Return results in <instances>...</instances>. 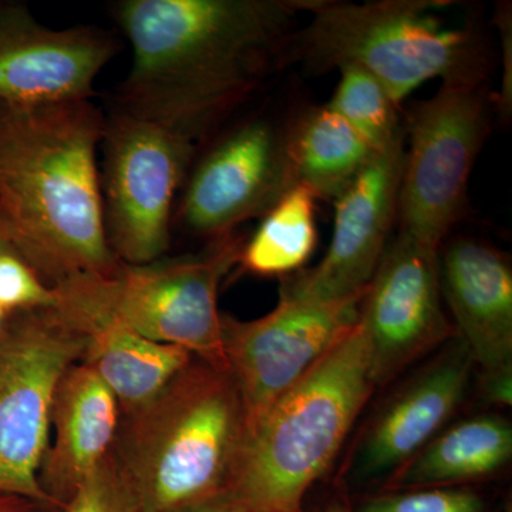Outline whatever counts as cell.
Returning a JSON list of instances; mask_svg holds the SVG:
<instances>
[{
    "instance_id": "8",
    "label": "cell",
    "mask_w": 512,
    "mask_h": 512,
    "mask_svg": "<svg viewBox=\"0 0 512 512\" xmlns=\"http://www.w3.org/2000/svg\"><path fill=\"white\" fill-rule=\"evenodd\" d=\"M484 84L441 83L407 117L409 150L400 184L399 231L440 248L463 215L471 171L490 131Z\"/></svg>"
},
{
    "instance_id": "10",
    "label": "cell",
    "mask_w": 512,
    "mask_h": 512,
    "mask_svg": "<svg viewBox=\"0 0 512 512\" xmlns=\"http://www.w3.org/2000/svg\"><path fill=\"white\" fill-rule=\"evenodd\" d=\"M363 296L325 301L282 288L274 311L248 322L222 315V342L248 431L360 318ZM248 434V433H247Z\"/></svg>"
},
{
    "instance_id": "11",
    "label": "cell",
    "mask_w": 512,
    "mask_h": 512,
    "mask_svg": "<svg viewBox=\"0 0 512 512\" xmlns=\"http://www.w3.org/2000/svg\"><path fill=\"white\" fill-rule=\"evenodd\" d=\"M293 185L286 127L255 117L225 134L190 168L173 222L215 241L264 217Z\"/></svg>"
},
{
    "instance_id": "21",
    "label": "cell",
    "mask_w": 512,
    "mask_h": 512,
    "mask_svg": "<svg viewBox=\"0 0 512 512\" xmlns=\"http://www.w3.org/2000/svg\"><path fill=\"white\" fill-rule=\"evenodd\" d=\"M315 194L293 185L264 215L255 234L241 248L238 262L251 274L288 275L309 261L316 247Z\"/></svg>"
},
{
    "instance_id": "31",
    "label": "cell",
    "mask_w": 512,
    "mask_h": 512,
    "mask_svg": "<svg viewBox=\"0 0 512 512\" xmlns=\"http://www.w3.org/2000/svg\"><path fill=\"white\" fill-rule=\"evenodd\" d=\"M6 315H8V313H6L5 311H3L2 308H0V335H2L3 326H5Z\"/></svg>"
},
{
    "instance_id": "12",
    "label": "cell",
    "mask_w": 512,
    "mask_h": 512,
    "mask_svg": "<svg viewBox=\"0 0 512 512\" xmlns=\"http://www.w3.org/2000/svg\"><path fill=\"white\" fill-rule=\"evenodd\" d=\"M437 247L399 231L360 306L375 384L386 382L450 333L441 309Z\"/></svg>"
},
{
    "instance_id": "6",
    "label": "cell",
    "mask_w": 512,
    "mask_h": 512,
    "mask_svg": "<svg viewBox=\"0 0 512 512\" xmlns=\"http://www.w3.org/2000/svg\"><path fill=\"white\" fill-rule=\"evenodd\" d=\"M241 248L231 234L211 241L198 255L120 264L113 275L74 276L52 289L57 299L86 306L153 342L228 369L218 291Z\"/></svg>"
},
{
    "instance_id": "2",
    "label": "cell",
    "mask_w": 512,
    "mask_h": 512,
    "mask_svg": "<svg viewBox=\"0 0 512 512\" xmlns=\"http://www.w3.org/2000/svg\"><path fill=\"white\" fill-rule=\"evenodd\" d=\"M106 117L90 100L0 104V212L10 247L50 288L110 276L97 148Z\"/></svg>"
},
{
    "instance_id": "7",
    "label": "cell",
    "mask_w": 512,
    "mask_h": 512,
    "mask_svg": "<svg viewBox=\"0 0 512 512\" xmlns=\"http://www.w3.org/2000/svg\"><path fill=\"white\" fill-rule=\"evenodd\" d=\"M100 175L104 227L121 264L144 265L170 248L175 198L198 144L171 128L116 109L104 123Z\"/></svg>"
},
{
    "instance_id": "29",
    "label": "cell",
    "mask_w": 512,
    "mask_h": 512,
    "mask_svg": "<svg viewBox=\"0 0 512 512\" xmlns=\"http://www.w3.org/2000/svg\"><path fill=\"white\" fill-rule=\"evenodd\" d=\"M8 247H10L8 222H6L5 217H3L2 212H0V249Z\"/></svg>"
},
{
    "instance_id": "28",
    "label": "cell",
    "mask_w": 512,
    "mask_h": 512,
    "mask_svg": "<svg viewBox=\"0 0 512 512\" xmlns=\"http://www.w3.org/2000/svg\"><path fill=\"white\" fill-rule=\"evenodd\" d=\"M55 505L37 503L28 498L0 495V512H62Z\"/></svg>"
},
{
    "instance_id": "18",
    "label": "cell",
    "mask_w": 512,
    "mask_h": 512,
    "mask_svg": "<svg viewBox=\"0 0 512 512\" xmlns=\"http://www.w3.org/2000/svg\"><path fill=\"white\" fill-rule=\"evenodd\" d=\"M471 357L458 348L431 367L380 416L360 453L363 474H379L403 466L427 446L466 393Z\"/></svg>"
},
{
    "instance_id": "9",
    "label": "cell",
    "mask_w": 512,
    "mask_h": 512,
    "mask_svg": "<svg viewBox=\"0 0 512 512\" xmlns=\"http://www.w3.org/2000/svg\"><path fill=\"white\" fill-rule=\"evenodd\" d=\"M86 339L52 308L20 312L0 335V495L55 505L39 483L57 384ZM57 507V505H55Z\"/></svg>"
},
{
    "instance_id": "3",
    "label": "cell",
    "mask_w": 512,
    "mask_h": 512,
    "mask_svg": "<svg viewBox=\"0 0 512 512\" xmlns=\"http://www.w3.org/2000/svg\"><path fill=\"white\" fill-rule=\"evenodd\" d=\"M247 433L229 369L192 357L153 399L121 413L113 456L144 512H170L227 490Z\"/></svg>"
},
{
    "instance_id": "13",
    "label": "cell",
    "mask_w": 512,
    "mask_h": 512,
    "mask_svg": "<svg viewBox=\"0 0 512 512\" xmlns=\"http://www.w3.org/2000/svg\"><path fill=\"white\" fill-rule=\"evenodd\" d=\"M116 53L117 40L104 30L50 29L26 6L0 3V104L90 100Z\"/></svg>"
},
{
    "instance_id": "16",
    "label": "cell",
    "mask_w": 512,
    "mask_h": 512,
    "mask_svg": "<svg viewBox=\"0 0 512 512\" xmlns=\"http://www.w3.org/2000/svg\"><path fill=\"white\" fill-rule=\"evenodd\" d=\"M440 282L468 355L485 379L511 370L512 271L507 258L476 239H454L440 261Z\"/></svg>"
},
{
    "instance_id": "5",
    "label": "cell",
    "mask_w": 512,
    "mask_h": 512,
    "mask_svg": "<svg viewBox=\"0 0 512 512\" xmlns=\"http://www.w3.org/2000/svg\"><path fill=\"white\" fill-rule=\"evenodd\" d=\"M447 2L316 0L309 22L291 33L281 63L302 60L316 72L362 67L397 106L433 79L484 84L488 59L476 30L444 25L434 10Z\"/></svg>"
},
{
    "instance_id": "17",
    "label": "cell",
    "mask_w": 512,
    "mask_h": 512,
    "mask_svg": "<svg viewBox=\"0 0 512 512\" xmlns=\"http://www.w3.org/2000/svg\"><path fill=\"white\" fill-rule=\"evenodd\" d=\"M52 309L86 339L82 362L110 387L121 413L153 399L194 357L177 346L144 338L120 320L86 306L56 298Z\"/></svg>"
},
{
    "instance_id": "15",
    "label": "cell",
    "mask_w": 512,
    "mask_h": 512,
    "mask_svg": "<svg viewBox=\"0 0 512 512\" xmlns=\"http://www.w3.org/2000/svg\"><path fill=\"white\" fill-rule=\"evenodd\" d=\"M121 407L103 379L86 363H74L57 384L49 444L39 483L53 504L66 507L84 481L113 453Z\"/></svg>"
},
{
    "instance_id": "22",
    "label": "cell",
    "mask_w": 512,
    "mask_h": 512,
    "mask_svg": "<svg viewBox=\"0 0 512 512\" xmlns=\"http://www.w3.org/2000/svg\"><path fill=\"white\" fill-rule=\"evenodd\" d=\"M340 80L330 109L338 113L376 153L403 140L399 107L382 83L362 67H339Z\"/></svg>"
},
{
    "instance_id": "20",
    "label": "cell",
    "mask_w": 512,
    "mask_h": 512,
    "mask_svg": "<svg viewBox=\"0 0 512 512\" xmlns=\"http://www.w3.org/2000/svg\"><path fill=\"white\" fill-rule=\"evenodd\" d=\"M512 454V429L498 417L463 421L441 434L400 468L396 485L456 483L500 470Z\"/></svg>"
},
{
    "instance_id": "24",
    "label": "cell",
    "mask_w": 512,
    "mask_h": 512,
    "mask_svg": "<svg viewBox=\"0 0 512 512\" xmlns=\"http://www.w3.org/2000/svg\"><path fill=\"white\" fill-rule=\"evenodd\" d=\"M55 292L12 248L0 249V308L6 313L55 306Z\"/></svg>"
},
{
    "instance_id": "14",
    "label": "cell",
    "mask_w": 512,
    "mask_h": 512,
    "mask_svg": "<svg viewBox=\"0 0 512 512\" xmlns=\"http://www.w3.org/2000/svg\"><path fill=\"white\" fill-rule=\"evenodd\" d=\"M404 153V138L376 153L336 198L328 254L286 288L325 301L365 295L397 217Z\"/></svg>"
},
{
    "instance_id": "25",
    "label": "cell",
    "mask_w": 512,
    "mask_h": 512,
    "mask_svg": "<svg viewBox=\"0 0 512 512\" xmlns=\"http://www.w3.org/2000/svg\"><path fill=\"white\" fill-rule=\"evenodd\" d=\"M480 495L467 490L414 491V493L382 495L366 501L360 512H483Z\"/></svg>"
},
{
    "instance_id": "19",
    "label": "cell",
    "mask_w": 512,
    "mask_h": 512,
    "mask_svg": "<svg viewBox=\"0 0 512 512\" xmlns=\"http://www.w3.org/2000/svg\"><path fill=\"white\" fill-rule=\"evenodd\" d=\"M286 151L293 184L318 200H336L376 154L328 104L309 107L286 127Z\"/></svg>"
},
{
    "instance_id": "4",
    "label": "cell",
    "mask_w": 512,
    "mask_h": 512,
    "mask_svg": "<svg viewBox=\"0 0 512 512\" xmlns=\"http://www.w3.org/2000/svg\"><path fill=\"white\" fill-rule=\"evenodd\" d=\"M369 343L357 320L248 431L227 491L242 512H299L372 393Z\"/></svg>"
},
{
    "instance_id": "26",
    "label": "cell",
    "mask_w": 512,
    "mask_h": 512,
    "mask_svg": "<svg viewBox=\"0 0 512 512\" xmlns=\"http://www.w3.org/2000/svg\"><path fill=\"white\" fill-rule=\"evenodd\" d=\"M170 512H242L239 510L235 501L232 500L228 491L207 498V500L198 501V503L184 505Z\"/></svg>"
},
{
    "instance_id": "23",
    "label": "cell",
    "mask_w": 512,
    "mask_h": 512,
    "mask_svg": "<svg viewBox=\"0 0 512 512\" xmlns=\"http://www.w3.org/2000/svg\"><path fill=\"white\" fill-rule=\"evenodd\" d=\"M62 512H144L113 453L87 478Z\"/></svg>"
},
{
    "instance_id": "1",
    "label": "cell",
    "mask_w": 512,
    "mask_h": 512,
    "mask_svg": "<svg viewBox=\"0 0 512 512\" xmlns=\"http://www.w3.org/2000/svg\"><path fill=\"white\" fill-rule=\"evenodd\" d=\"M316 0H126L116 19L133 66L116 109L200 144L281 63L296 16Z\"/></svg>"
},
{
    "instance_id": "30",
    "label": "cell",
    "mask_w": 512,
    "mask_h": 512,
    "mask_svg": "<svg viewBox=\"0 0 512 512\" xmlns=\"http://www.w3.org/2000/svg\"><path fill=\"white\" fill-rule=\"evenodd\" d=\"M325 512H352L348 507L340 503L330 504L328 508H326Z\"/></svg>"
},
{
    "instance_id": "27",
    "label": "cell",
    "mask_w": 512,
    "mask_h": 512,
    "mask_svg": "<svg viewBox=\"0 0 512 512\" xmlns=\"http://www.w3.org/2000/svg\"><path fill=\"white\" fill-rule=\"evenodd\" d=\"M485 392L495 403L510 406L512 402V372L500 373L485 379Z\"/></svg>"
}]
</instances>
